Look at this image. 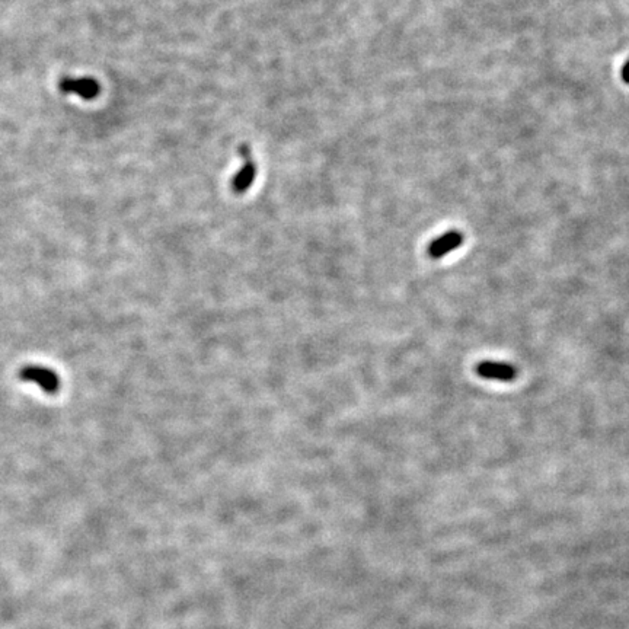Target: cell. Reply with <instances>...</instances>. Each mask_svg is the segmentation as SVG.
I'll use <instances>...</instances> for the list:
<instances>
[{
    "label": "cell",
    "instance_id": "8992f818",
    "mask_svg": "<svg viewBox=\"0 0 629 629\" xmlns=\"http://www.w3.org/2000/svg\"><path fill=\"white\" fill-rule=\"evenodd\" d=\"M622 80L629 84V60L625 63V66L622 67Z\"/></svg>",
    "mask_w": 629,
    "mask_h": 629
},
{
    "label": "cell",
    "instance_id": "6da1fadb",
    "mask_svg": "<svg viewBox=\"0 0 629 629\" xmlns=\"http://www.w3.org/2000/svg\"><path fill=\"white\" fill-rule=\"evenodd\" d=\"M240 156L244 159V165L236 172V175L231 181V188L235 192V194H244L247 192L251 185L253 184V181L257 179V172H258V166L257 163L252 161L251 150L247 146V144H242L240 146Z\"/></svg>",
    "mask_w": 629,
    "mask_h": 629
},
{
    "label": "cell",
    "instance_id": "277c9868",
    "mask_svg": "<svg viewBox=\"0 0 629 629\" xmlns=\"http://www.w3.org/2000/svg\"><path fill=\"white\" fill-rule=\"evenodd\" d=\"M464 242V235L459 231H449L444 235L435 238L433 242H430L427 253L428 257L433 260H440L446 257L447 253H450L456 251L459 247L462 245Z\"/></svg>",
    "mask_w": 629,
    "mask_h": 629
},
{
    "label": "cell",
    "instance_id": "5b68a950",
    "mask_svg": "<svg viewBox=\"0 0 629 629\" xmlns=\"http://www.w3.org/2000/svg\"><path fill=\"white\" fill-rule=\"evenodd\" d=\"M60 89L66 93H78L83 100H93L100 93V83L91 78H67L60 82Z\"/></svg>",
    "mask_w": 629,
    "mask_h": 629
},
{
    "label": "cell",
    "instance_id": "3957f363",
    "mask_svg": "<svg viewBox=\"0 0 629 629\" xmlns=\"http://www.w3.org/2000/svg\"><path fill=\"white\" fill-rule=\"evenodd\" d=\"M479 378L495 382H513L517 378V369L509 363L483 360L475 367Z\"/></svg>",
    "mask_w": 629,
    "mask_h": 629
},
{
    "label": "cell",
    "instance_id": "7a4b0ae2",
    "mask_svg": "<svg viewBox=\"0 0 629 629\" xmlns=\"http://www.w3.org/2000/svg\"><path fill=\"white\" fill-rule=\"evenodd\" d=\"M19 378L25 382L37 383L47 393H56L60 388V379L52 369L41 366H27L21 369Z\"/></svg>",
    "mask_w": 629,
    "mask_h": 629
}]
</instances>
